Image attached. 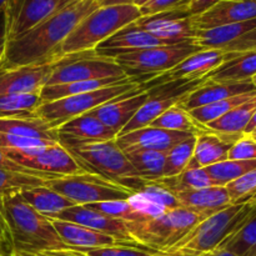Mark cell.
I'll return each instance as SVG.
<instances>
[{
	"label": "cell",
	"instance_id": "cell-62",
	"mask_svg": "<svg viewBox=\"0 0 256 256\" xmlns=\"http://www.w3.org/2000/svg\"><path fill=\"white\" fill-rule=\"evenodd\" d=\"M14 256H16V255H14Z\"/></svg>",
	"mask_w": 256,
	"mask_h": 256
},
{
	"label": "cell",
	"instance_id": "cell-13",
	"mask_svg": "<svg viewBox=\"0 0 256 256\" xmlns=\"http://www.w3.org/2000/svg\"><path fill=\"white\" fill-rule=\"evenodd\" d=\"M132 24L139 29L150 32L159 39L168 40L172 44L194 42L198 32L188 5L140 16Z\"/></svg>",
	"mask_w": 256,
	"mask_h": 256
},
{
	"label": "cell",
	"instance_id": "cell-12",
	"mask_svg": "<svg viewBox=\"0 0 256 256\" xmlns=\"http://www.w3.org/2000/svg\"><path fill=\"white\" fill-rule=\"evenodd\" d=\"M194 44L202 50L245 52L256 50V19L198 30Z\"/></svg>",
	"mask_w": 256,
	"mask_h": 256
},
{
	"label": "cell",
	"instance_id": "cell-5",
	"mask_svg": "<svg viewBox=\"0 0 256 256\" xmlns=\"http://www.w3.org/2000/svg\"><path fill=\"white\" fill-rule=\"evenodd\" d=\"M255 202L256 199H250L220 210L202 220L182 240L162 252L172 256H200L212 252L242 224Z\"/></svg>",
	"mask_w": 256,
	"mask_h": 256
},
{
	"label": "cell",
	"instance_id": "cell-27",
	"mask_svg": "<svg viewBox=\"0 0 256 256\" xmlns=\"http://www.w3.org/2000/svg\"><path fill=\"white\" fill-rule=\"evenodd\" d=\"M256 75V50L238 52L205 75L206 82H252Z\"/></svg>",
	"mask_w": 256,
	"mask_h": 256
},
{
	"label": "cell",
	"instance_id": "cell-38",
	"mask_svg": "<svg viewBox=\"0 0 256 256\" xmlns=\"http://www.w3.org/2000/svg\"><path fill=\"white\" fill-rule=\"evenodd\" d=\"M42 104L40 94L0 95V119L32 116Z\"/></svg>",
	"mask_w": 256,
	"mask_h": 256
},
{
	"label": "cell",
	"instance_id": "cell-37",
	"mask_svg": "<svg viewBox=\"0 0 256 256\" xmlns=\"http://www.w3.org/2000/svg\"><path fill=\"white\" fill-rule=\"evenodd\" d=\"M154 182H159L172 194L176 192H182V190H198L215 186L212 178L209 176L204 168H186L178 176L162 178Z\"/></svg>",
	"mask_w": 256,
	"mask_h": 256
},
{
	"label": "cell",
	"instance_id": "cell-40",
	"mask_svg": "<svg viewBox=\"0 0 256 256\" xmlns=\"http://www.w3.org/2000/svg\"><path fill=\"white\" fill-rule=\"evenodd\" d=\"M256 95V92H248V94L238 95V96L228 98V99L219 100V102H212V104L204 105V106L195 108V109L189 110V114L192 115V119L200 125H206L209 122H214V120L219 119L222 115L229 112L234 108L239 106V105L244 104L248 100L252 99Z\"/></svg>",
	"mask_w": 256,
	"mask_h": 256
},
{
	"label": "cell",
	"instance_id": "cell-28",
	"mask_svg": "<svg viewBox=\"0 0 256 256\" xmlns=\"http://www.w3.org/2000/svg\"><path fill=\"white\" fill-rule=\"evenodd\" d=\"M0 132L59 142V134L36 115L0 119Z\"/></svg>",
	"mask_w": 256,
	"mask_h": 256
},
{
	"label": "cell",
	"instance_id": "cell-52",
	"mask_svg": "<svg viewBox=\"0 0 256 256\" xmlns=\"http://www.w3.org/2000/svg\"><path fill=\"white\" fill-rule=\"evenodd\" d=\"M219 2H222V0H190L188 6H189V12L192 16H198V15H202V12L212 9Z\"/></svg>",
	"mask_w": 256,
	"mask_h": 256
},
{
	"label": "cell",
	"instance_id": "cell-54",
	"mask_svg": "<svg viewBox=\"0 0 256 256\" xmlns=\"http://www.w3.org/2000/svg\"><path fill=\"white\" fill-rule=\"evenodd\" d=\"M200 256H236V255L226 249H222V248H216V249L212 250V252H206V254H202Z\"/></svg>",
	"mask_w": 256,
	"mask_h": 256
},
{
	"label": "cell",
	"instance_id": "cell-39",
	"mask_svg": "<svg viewBox=\"0 0 256 256\" xmlns=\"http://www.w3.org/2000/svg\"><path fill=\"white\" fill-rule=\"evenodd\" d=\"M204 169L215 186H226L229 182L256 169V160H224Z\"/></svg>",
	"mask_w": 256,
	"mask_h": 256
},
{
	"label": "cell",
	"instance_id": "cell-45",
	"mask_svg": "<svg viewBox=\"0 0 256 256\" xmlns=\"http://www.w3.org/2000/svg\"><path fill=\"white\" fill-rule=\"evenodd\" d=\"M136 194L142 195V198L154 202V204L165 208L166 210H175L182 208L175 195L156 182L145 180L142 186L136 190Z\"/></svg>",
	"mask_w": 256,
	"mask_h": 256
},
{
	"label": "cell",
	"instance_id": "cell-35",
	"mask_svg": "<svg viewBox=\"0 0 256 256\" xmlns=\"http://www.w3.org/2000/svg\"><path fill=\"white\" fill-rule=\"evenodd\" d=\"M124 152L142 179L149 182L162 179L168 152L152 150H130Z\"/></svg>",
	"mask_w": 256,
	"mask_h": 256
},
{
	"label": "cell",
	"instance_id": "cell-22",
	"mask_svg": "<svg viewBox=\"0 0 256 256\" xmlns=\"http://www.w3.org/2000/svg\"><path fill=\"white\" fill-rule=\"evenodd\" d=\"M256 92L255 85L252 82H205L204 84H202L196 89L185 95L179 104L186 112H189L195 108L204 106V105L212 104V102H219V100L248 94V92Z\"/></svg>",
	"mask_w": 256,
	"mask_h": 256
},
{
	"label": "cell",
	"instance_id": "cell-32",
	"mask_svg": "<svg viewBox=\"0 0 256 256\" xmlns=\"http://www.w3.org/2000/svg\"><path fill=\"white\" fill-rule=\"evenodd\" d=\"M219 248L229 250L236 256H256V202L242 224Z\"/></svg>",
	"mask_w": 256,
	"mask_h": 256
},
{
	"label": "cell",
	"instance_id": "cell-42",
	"mask_svg": "<svg viewBox=\"0 0 256 256\" xmlns=\"http://www.w3.org/2000/svg\"><path fill=\"white\" fill-rule=\"evenodd\" d=\"M46 180L39 176L0 169V199L10 194H20L22 192L38 186H45Z\"/></svg>",
	"mask_w": 256,
	"mask_h": 256
},
{
	"label": "cell",
	"instance_id": "cell-31",
	"mask_svg": "<svg viewBox=\"0 0 256 256\" xmlns=\"http://www.w3.org/2000/svg\"><path fill=\"white\" fill-rule=\"evenodd\" d=\"M256 110V95L244 104L234 108L219 119L204 125L208 130L219 134L242 135L244 134L248 124L252 120Z\"/></svg>",
	"mask_w": 256,
	"mask_h": 256
},
{
	"label": "cell",
	"instance_id": "cell-9",
	"mask_svg": "<svg viewBox=\"0 0 256 256\" xmlns=\"http://www.w3.org/2000/svg\"><path fill=\"white\" fill-rule=\"evenodd\" d=\"M45 186L64 195L76 205L128 200L135 194L132 190L92 172L54 178L46 180Z\"/></svg>",
	"mask_w": 256,
	"mask_h": 256
},
{
	"label": "cell",
	"instance_id": "cell-19",
	"mask_svg": "<svg viewBox=\"0 0 256 256\" xmlns=\"http://www.w3.org/2000/svg\"><path fill=\"white\" fill-rule=\"evenodd\" d=\"M190 136H192V134H189V132H170V130L159 129V128L146 126L118 136L115 142L122 152L152 150V152H168L178 142Z\"/></svg>",
	"mask_w": 256,
	"mask_h": 256
},
{
	"label": "cell",
	"instance_id": "cell-44",
	"mask_svg": "<svg viewBox=\"0 0 256 256\" xmlns=\"http://www.w3.org/2000/svg\"><path fill=\"white\" fill-rule=\"evenodd\" d=\"M22 2V0H0V60L19 16Z\"/></svg>",
	"mask_w": 256,
	"mask_h": 256
},
{
	"label": "cell",
	"instance_id": "cell-14",
	"mask_svg": "<svg viewBox=\"0 0 256 256\" xmlns=\"http://www.w3.org/2000/svg\"><path fill=\"white\" fill-rule=\"evenodd\" d=\"M234 54H238V52H225L222 50H199L175 65L172 69L150 78L149 80L140 84V86L142 90H148L169 82H176L182 79H200L209 74L215 68L220 66Z\"/></svg>",
	"mask_w": 256,
	"mask_h": 256
},
{
	"label": "cell",
	"instance_id": "cell-17",
	"mask_svg": "<svg viewBox=\"0 0 256 256\" xmlns=\"http://www.w3.org/2000/svg\"><path fill=\"white\" fill-rule=\"evenodd\" d=\"M164 45H174L168 40L159 39L150 32H144L135 26L134 24H129L120 29L106 40L100 42L94 49L95 54L100 56L115 58L124 52H136V50L149 49L155 46H164Z\"/></svg>",
	"mask_w": 256,
	"mask_h": 256
},
{
	"label": "cell",
	"instance_id": "cell-30",
	"mask_svg": "<svg viewBox=\"0 0 256 256\" xmlns=\"http://www.w3.org/2000/svg\"><path fill=\"white\" fill-rule=\"evenodd\" d=\"M20 196L25 202L34 208L38 212L44 216L52 219L64 210L75 206V202L65 198L64 195L54 192L46 186H38L32 189L24 190L20 192Z\"/></svg>",
	"mask_w": 256,
	"mask_h": 256
},
{
	"label": "cell",
	"instance_id": "cell-20",
	"mask_svg": "<svg viewBox=\"0 0 256 256\" xmlns=\"http://www.w3.org/2000/svg\"><path fill=\"white\" fill-rule=\"evenodd\" d=\"M252 19H256V0H222L202 15L192 16V22L196 30H205Z\"/></svg>",
	"mask_w": 256,
	"mask_h": 256
},
{
	"label": "cell",
	"instance_id": "cell-60",
	"mask_svg": "<svg viewBox=\"0 0 256 256\" xmlns=\"http://www.w3.org/2000/svg\"><path fill=\"white\" fill-rule=\"evenodd\" d=\"M252 84L255 85V88H256V75H255V76L252 78Z\"/></svg>",
	"mask_w": 256,
	"mask_h": 256
},
{
	"label": "cell",
	"instance_id": "cell-10",
	"mask_svg": "<svg viewBox=\"0 0 256 256\" xmlns=\"http://www.w3.org/2000/svg\"><path fill=\"white\" fill-rule=\"evenodd\" d=\"M120 76L126 75L114 58L100 56L95 52H84L62 56L45 86Z\"/></svg>",
	"mask_w": 256,
	"mask_h": 256
},
{
	"label": "cell",
	"instance_id": "cell-23",
	"mask_svg": "<svg viewBox=\"0 0 256 256\" xmlns=\"http://www.w3.org/2000/svg\"><path fill=\"white\" fill-rule=\"evenodd\" d=\"M180 206L199 212L205 218L216 214L232 204L225 186H209L198 190H182L174 192Z\"/></svg>",
	"mask_w": 256,
	"mask_h": 256
},
{
	"label": "cell",
	"instance_id": "cell-41",
	"mask_svg": "<svg viewBox=\"0 0 256 256\" xmlns=\"http://www.w3.org/2000/svg\"><path fill=\"white\" fill-rule=\"evenodd\" d=\"M195 142H196V136L192 135V136L178 142L168 152L162 178L178 176L186 169L192 159Z\"/></svg>",
	"mask_w": 256,
	"mask_h": 256
},
{
	"label": "cell",
	"instance_id": "cell-46",
	"mask_svg": "<svg viewBox=\"0 0 256 256\" xmlns=\"http://www.w3.org/2000/svg\"><path fill=\"white\" fill-rule=\"evenodd\" d=\"M226 190L232 204H239L246 200L256 199V169L242 175L239 179L229 182Z\"/></svg>",
	"mask_w": 256,
	"mask_h": 256
},
{
	"label": "cell",
	"instance_id": "cell-24",
	"mask_svg": "<svg viewBox=\"0 0 256 256\" xmlns=\"http://www.w3.org/2000/svg\"><path fill=\"white\" fill-rule=\"evenodd\" d=\"M74 2L76 0H22L19 16L12 28L9 42Z\"/></svg>",
	"mask_w": 256,
	"mask_h": 256
},
{
	"label": "cell",
	"instance_id": "cell-15",
	"mask_svg": "<svg viewBox=\"0 0 256 256\" xmlns=\"http://www.w3.org/2000/svg\"><path fill=\"white\" fill-rule=\"evenodd\" d=\"M60 58H52L40 64L0 70V95L40 94Z\"/></svg>",
	"mask_w": 256,
	"mask_h": 256
},
{
	"label": "cell",
	"instance_id": "cell-6",
	"mask_svg": "<svg viewBox=\"0 0 256 256\" xmlns=\"http://www.w3.org/2000/svg\"><path fill=\"white\" fill-rule=\"evenodd\" d=\"M204 219L206 218L199 212L179 208L144 222H126V225L135 245L166 252Z\"/></svg>",
	"mask_w": 256,
	"mask_h": 256
},
{
	"label": "cell",
	"instance_id": "cell-47",
	"mask_svg": "<svg viewBox=\"0 0 256 256\" xmlns=\"http://www.w3.org/2000/svg\"><path fill=\"white\" fill-rule=\"evenodd\" d=\"M52 144H56V142L0 132V149L2 150H19V152H24V150L48 146V145Z\"/></svg>",
	"mask_w": 256,
	"mask_h": 256
},
{
	"label": "cell",
	"instance_id": "cell-11",
	"mask_svg": "<svg viewBox=\"0 0 256 256\" xmlns=\"http://www.w3.org/2000/svg\"><path fill=\"white\" fill-rule=\"evenodd\" d=\"M16 164L50 176H69L88 172L59 144L24 150H2Z\"/></svg>",
	"mask_w": 256,
	"mask_h": 256
},
{
	"label": "cell",
	"instance_id": "cell-2",
	"mask_svg": "<svg viewBox=\"0 0 256 256\" xmlns=\"http://www.w3.org/2000/svg\"><path fill=\"white\" fill-rule=\"evenodd\" d=\"M12 255H35L65 249L49 218L38 212L20 194L2 198Z\"/></svg>",
	"mask_w": 256,
	"mask_h": 256
},
{
	"label": "cell",
	"instance_id": "cell-48",
	"mask_svg": "<svg viewBox=\"0 0 256 256\" xmlns=\"http://www.w3.org/2000/svg\"><path fill=\"white\" fill-rule=\"evenodd\" d=\"M228 160H256V142L248 135H242L232 144L228 152Z\"/></svg>",
	"mask_w": 256,
	"mask_h": 256
},
{
	"label": "cell",
	"instance_id": "cell-18",
	"mask_svg": "<svg viewBox=\"0 0 256 256\" xmlns=\"http://www.w3.org/2000/svg\"><path fill=\"white\" fill-rule=\"evenodd\" d=\"M148 99H149V92L139 88L100 105L90 112L106 126L114 130L116 134H119Z\"/></svg>",
	"mask_w": 256,
	"mask_h": 256
},
{
	"label": "cell",
	"instance_id": "cell-58",
	"mask_svg": "<svg viewBox=\"0 0 256 256\" xmlns=\"http://www.w3.org/2000/svg\"><path fill=\"white\" fill-rule=\"evenodd\" d=\"M146 2L148 0H136V2H135V5H136V6H142V5H144Z\"/></svg>",
	"mask_w": 256,
	"mask_h": 256
},
{
	"label": "cell",
	"instance_id": "cell-36",
	"mask_svg": "<svg viewBox=\"0 0 256 256\" xmlns=\"http://www.w3.org/2000/svg\"><path fill=\"white\" fill-rule=\"evenodd\" d=\"M149 126L170 130V132H189L195 136L205 130L204 125H200L199 122H195L189 112H186L179 102L162 112Z\"/></svg>",
	"mask_w": 256,
	"mask_h": 256
},
{
	"label": "cell",
	"instance_id": "cell-55",
	"mask_svg": "<svg viewBox=\"0 0 256 256\" xmlns=\"http://www.w3.org/2000/svg\"><path fill=\"white\" fill-rule=\"evenodd\" d=\"M255 128H256V110H255L254 115H252V120H250V122H249V124H248L246 129H245V132H244V134L248 135V134H249V132H252V130L255 129Z\"/></svg>",
	"mask_w": 256,
	"mask_h": 256
},
{
	"label": "cell",
	"instance_id": "cell-4",
	"mask_svg": "<svg viewBox=\"0 0 256 256\" xmlns=\"http://www.w3.org/2000/svg\"><path fill=\"white\" fill-rule=\"evenodd\" d=\"M142 16L135 4L99 6L79 22L72 34L64 40L56 56L94 52L95 48Z\"/></svg>",
	"mask_w": 256,
	"mask_h": 256
},
{
	"label": "cell",
	"instance_id": "cell-26",
	"mask_svg": "<svg viewBox=\"0 0 256 256\" xmlns=\"http://www.w3.org/2000/svg\"><path fill=\"white\" fill-rule=\"evenodd\" d=\"M58 235L66 246L70 248H102L124 245L109 235L102 234L99 232L89 229L82 225L65 222L60 219H50Z\"/></svg>",
	"mask_w": 256,
	"mask_h": 256
},
{
	"label": "cell",
	"instance_id": "cell-25",
	"mask_svg": "<svg viewBox=\"0 0 256 256\" xmlns=\"http://www.w3.org/2000/svg\"><path fill=\"white\" fill-rule=\"evenodd\" d=\"M56 132L60 136L82 142H110L118 136L114 130L100 122L90 112L64 122Z\"/></svg>",
	"mask_w": 256,
	"mask_h": 256
},
{
	"label": "cell",
	"instance_id": "cell-34",
	"mask_svg": "<svg viewBox=\"0 0 256 256\" xmlns=\"http://www.w3.org/2000/svg\"><path fill=\"white\" fill-rule=\"evenodd\" d=\"M184 98V96H182ZM182 98L178 96H149V99L144 102L142 108L138 110L136 114L132 116V119L124 126V129L118 134V136L128 134V132H135V130L146 128L154 122L156 118L168 109L174 106L175 104L182 102ZM116 136V138H118Z\"/></svg>",
	"mask_w": 256,
	"mask_h": 256
},
{
	"label": "cell",
	"instance_id": "cell-61",
	"mask_svg": "<svg viewBox=\"0 0 256 256\" xmlns=\"http://www.w3.org/2000/svg\"><path fill=\"white\" fill-rule=\"evenodd\" d=\"M12 256H14V255H12Z\"/></svg>",
	"mask_w": 256,
	"mask_h": 256
},
{
	"label": "cell",
	"instance_id": "cell-50",
	"mask_svg": "<svg viewBox=\"0 0 256 256\" xmlns=\"http://www.w3.org/2000/svg\"><path fill=\"white\" fill-rule=\"evenodd\" d=\"M0 169H5V170H12V172H22V174H28V175H32V176H39L45 180L49 179H54V178H59V176H50V175H45V174H40V172H32V170L26 169V168L22 166V165L16 164L14 160L10 159L2 149H0Z\"/></svg>",
	"mask_w": 256,
	"mask_h": 256
},
{
	"label": "cell",
	"instance_id": "cell-1",
	"mask_svg": "<svg viewBox=\"0 0 256 256\" xmlns=\"http://www.w3.org/2000/svg\"><path fill=\"white\" fill-rule=\"evenodd\" d=\"M99 8L98 0H76L6 44L0 70L40 64L56 56L60 45L82 19Z\"/></svg>",
	"mask_w": 256,
	"mask_h": 256
},
{
	"label": "cell",
	"instance_id": "cell-57",
	"mask_svg": "<svg viewBox=\"0 0 256 256\" xmlns=\"http://www.w3.org/2000/svg\"><path fill=\"white\" fill-rule=\"evenodd\" d=\"M248 136H250L252 140H255V142H256V128L254 130H252V132H249V134H248Z\"/></svg>",
	"mask_w": 256,
	"mask_h": 256
},
{
	"label": "cell",
	"instance_id": "cell-8",
	"mask_svg": "<svg viewBox=\"0 0 256 256\" xmlns=\"http://www.w3.org/2000/svg\"><path fill=\"white\" fill-rule=\"evenodd\" d=\"M140 84L136 82H124V84L112 85L102 88L94 92H84V94L72 95V96L62 98L50 102H44L35 112V115L44 120L50 128L56 130L60 125L79 115L89 112L96 109L100 105L114 100L132 90L139 89Z\"/></svg>",
	"mask_w": 256,
	"mask_h": 256
},
{
	"label": "cell",
	"instance_id": "cell-21",
	"mask_svg": "<svg viewBox=\"0 0 256 256\" xmlns=\"http://www.w3.org/2000/svg\"><path fill=\"white\" fill-rule=\"evenodd\" d=\"M242 135H226L210 132L205 128L202 132L196 135L194 154L188 168H208L228 160V152Z\"/></svg>",
	"mask_w": 256,
	"mask_h": 256
},
{
	"label": "cell",
	"instance_id": "cell-43",
	"mask_svg": "<svg viewBox=\"0 0 256 256\" xmlns=\"http://www.w3.org/2000/svg\"><path fill=\"white\" fill-rule=\"evenodd\" d=\"M84 206L102 212V214L109 215V216L115 218V219H120L125 222H138L149 219L148 216H144L139 212H136L128 200L95 202V204L84 205Z\"/></svg>",
	"mask_w": 256,
	"mask_h": 256
},
{
	"label": "cell",
	"instance_id": "cell-33",
	"mask_svg": "<svg viewBox=\"0 0 256 256\" xmlns=\"http://www.w3.org/2000/svg\"><path fill=\"white\" fill-rule=\"evenodd\" d=\"M50 256H172L166 252L132 245H114L102 248H70L44 252Z\"/></svg>",
	"mask_w": 256,
	"mask_h": 256
},
{
	"label": "cell",
	"instance_id": "cell-7",
	"mask_svg": "<svg viewBox=\"0 0 256 256\" xmlns=\"http://www.w3.org/2000/svg\"><path fill=\"white\" fill-rule=\"evenodd\" d=\"M199 50L202 49L195 45L194 42H186L124 52L116 55L114 60L126 76L142 84L150 78L172 69L175 65Z\"/></svg>",
	"mask_w": 256,
	"mask_h": 256
},
{
	"label": "cell",
	"instance_id": "cell-51",
	"mask_svg": "<svg viewBox=\"0 0 256 256\" xmlns=\"http://www.w3.org/2000/svg\"><path fill=\"white\" fill-rule=\"evenodd\" d=\"M0 242H2L4 246H6L12 254V242H10V232H9V228H8L6 216H5L2 199H0Z\"/></svg>",
	"mask_w": 256,
	"mask_h": 256
},
{
	"label": "cell",
	"instance_id": "cell-59",
	"mask_svg": "<svg viewBox=\"0 0 256 256\" xmlns=\"http://www.w3.org/2000/svg\"><path fill=\"white\" fill-rule=\"evenodd\" d=\"M16 256H50L46 254H35V255H16Z\"/></svg>",
	"mask_w": 256,
	"mask_h": 256
},
{
	"label": "cell",
	"instance_id": "cell-53",
	"mask_svg": "<svg viewBox=\"0 0 256 256\" xmlns=\"http://www.w3.org/2000/svg\"><path fill=\"white\" fill-rule=\"evenodd\" d=\"M136 0H98L99 6H110V5H125L135 4Z\"/></svg>",
	"mask_w": 256,
	"mask_h": 256
},
{
	"label": "cell",
	"instance_id": "cell-56",
	"mask_svg": "<svg viewBox=\"0 0 256 256\" xmlns=\"http://www.w3.org/2000/svg\"><path fill=\"white\" fill-rule=\"evenodd\" d=\"M12 252H10L6 246H4V245L0 242V256H12Z\"/></svg>",
	"mask_w": 256,
	"mask_h": 256
},
{
	"label": "cell",
	"instance_id": "cell-3",
	"mask_svg": "<svg viewBox=\"0 0 256 256\" xmlns=\"http://www.w3.org/2000/svg\"><path fill=\"white\" fill-rule=\"evenodd\" d=\"M59 144L88 172L102 175L132 190L135 194L145 182L138 175L126 154L118 146L115 140L82 142L59 135Z\"/></svg>",
	"mask_w": 256,
	"mask_h": 256
},
{
	"label": "cell",
	"instance_id": "cell-16",
	"mask_svg": "<svg viewBox=\"0 0 256 256\" xmlns=\"http://www.w3.org/2000/svg\"><path fill=\"white\" fill-rule=\"evenodd\" d=\"M52 219H60L82 225V226H86L89 229L95 230V232H102V234L109 235L124 245L138 246L130 236L126 222L109 216V215L102 214L99 212H95V210L89 209L84 205H75V206L69 208Z\"/></svg>",
	"mask_w": 256,
	"mask_h": 256
},
{
	"label": "cell",
	"instance_id": "cell-29",
	"mask_svg": "<svg viewBox=\"0 0 256 256\" xmlns=\"http://www.w3.org/2000/svg\"><path fill=\"white\" fill-rule=\"evenodd\" d=\"M135 82L132 78L120 76V78H105V79H94L84 80V82H68V84L50 85L44 86L40 92V99L42 104L44 102H54V100L62 99V98L72 96V95L84 94V92H94V90L102 89V88L112 86L116 84H124V82Z\"/></svg>",
	"mask_w": 256,
	"mask_h": 256
},
{
	"label": "cell",
	"instance_id": "cell-49",
	"mask_svg": "<svg viewBox=\"0 0 256 256\" xmlns=\"http://www.w3.org/2000/svg\"><path fill=\"white\" fill-rule=\"evenodd\" d=\"M189 2L190 0H148L144 5L139 6V9L142 16H146V15L156 14L165 10L185 6V5H189Z\"/></svg>",
	"mask_w": 256,
	"mask_h": 256
}]
</instances>
